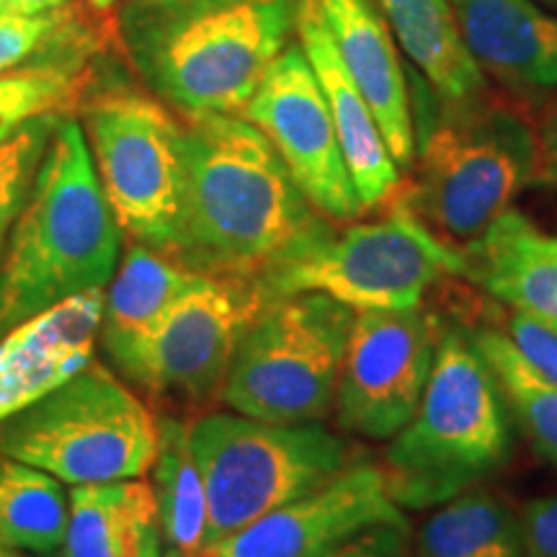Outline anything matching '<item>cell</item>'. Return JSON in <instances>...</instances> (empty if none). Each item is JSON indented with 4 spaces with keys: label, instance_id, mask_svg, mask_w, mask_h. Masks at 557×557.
<instances>
[{
    "label": "cell",
    "instance_id": "6da1fadb",
    "mask_svg": "<svg viewBox=\"0 0 557 557\" xmlns=\"http://www.w3.org/2000/svg\"><path fill=\"white\" fill-rule=\"evenodd\" d=\"M329 222L246 116L184 120V171L169 256L186 269L256 282Z\"/></svg>",
    "mask_w": 557,
    "mask_h": 557
},
{
    "label": "cell",
    "instance_id": "7a4b0ae2",
    "mask_svg": "<svg viewBox=\"0 0 557 557\" xmlns=\"http://www.w3.org/2000/svg\"><path fill=\"white\" fill-rule=\"evenodd\" d=\"M302 0H137L124 16L129 58L184 120L243 114L289 47Z\"/></svg>",
    "mask_w": 557,
    "mask_h": 557
},
{
    "label": "cell",
    "instance_id": "3957f363",
    "mask_svg": "<svg viewBox=\"0 0 557 557\" xmlns=\"http://www.w3.org/2000/svg\"><path fill=\"white\" fill-rule=\"evenodd\" d=\"M120 243L81 122L65 114L0 259V338L70 297L107 287Z\"/></svg>",
    "mask_w": 557,
    "mask_h": 557
},
{
    "label": "cell",
    "instance_id": "277c9868",
    "mask_svg": "<svg viewBox=\"0 0 557 557\" xmlns=\"http://www.w3.org/2000/svg\"><path fill=\"white\" fill-rule=\"evenodd\" d=\"M513 438L511 408L475 336L442 325L423 398L385 451L389 496L413 511L447 504L504 470Z\"/></svg>",
    "mask_w": 557,
    "mask_h": 557
},
{
    "label": "cell",
    "instance_id": "5b68a950",
    "mask_svg": "<svg viewBox=\"0 0 557 557\" xmlns=\"http://www.w3.org/2000/svg\"><path fill=\"white\" fill-rule=\"evenodd\" d=\"M416 186L410 209L449 246L465 248L511 209L540 171V145L517 111L485 101H444L416 88Z\"/></svg>",
    "mask_w": 557,
    "mask_h": 557
},
{
    "label": "cell",
    "instance_id": "8992f818",
    "mask_svg": "<svg viewBox=\"0 0 557 557\" xmlns=\"http://www.w3.org/2000/svg\"><path fill=\"white\" fill-rule=\"evenodd\" d=\"M462 250L442 240L408 205L387 218L325 225L256 278L261 297L320 292L351 310H416L442 276H462Z\"/></svg>",
    "mask_w": 557,
    "mask_h": 557
},
{
    "label": "cell",
    "instance_id": "52a82bcc",
    "mask_svg": "<svg viewBox=\"0 0 557 557\" xmlns=\"http://www.w3.org/2000/svg\"><path fill=\"white\" fill-rule=\"evenodd\" d=\"M156 451L158 418L96 359L0 423V455L70 485L145 478Z\"/></svg>",
    "mask_w": 557,
    "mask_h": 557
},
{
    "label": "cell",
    "instance_id": "ba28073f",
    "mask_svg": "<svg viewBox=\"0 0 557 557\" xmlns=\"http://www.w3.org/2000/svg\"><path fill=\"white\" fill-rule=\"evenodd\" d=\"M189 447L207 487L209 553L357 462L351 444L320 423H269L240 413L197 418Z\"/></svg>",
    "mask_w": 557,
    "mask_h": 557
},
{
    "label": "cell",
    "instance_id": "9c48e42d",
    "mask_svg": "<svg viewBox=\"0 0 557 557\" xmlns=\"http://www.w3.org/2000/svg\"><path fill=\"white\" fill-rule=\"evenodd\" d=\"M357 310L320 292L276 297L250 320L220 400L269 423H320L336 403Z\"/></svg>",
    "mask_w": 557,
    "mask_h": 557
},
{
    "label": "cell",
    "instance_id": "30bf717a",
    "mask_svg": "<svg viewBox=\"0 0 557 557\" xmlns=\"http://www.w3.org/2000/svg\"><path fill=\"white\" fill-rule=\"evenodd\" d=\"M78 111L122 235L169 253L184 171V120L156 94L124 86H88Z\"/></svg>",
    "mask_w": 557,
    "mask_h": 557
},
{
    "label": "cell",
    "instance_id": "8fae6325",
    "mask_svg": "<svg viewBox=\"0 0 557 557\" xmlns=\"http://www.w3.org/2000/svg\"><path fill=\"white\" fill-rule=\"evenodd\" d=\"M438 331L421 308L357 312L333 403L346 434L393 438L406 426L429 385Z\"/></svg>",
    "mask_w": 557,
    "mask_h": 557
},
{
    "label": "cell",
    "instance_id": "7c38bea8",
    "mask_svg": "<svg viewBox=\"0 0 557 557\" xmlns=\"http://www.w3.org/2000/svg\"><path fill=\"white\" fill-rule=\"evenodd\" d=\"M263 302L248 278L197 274L160 318L132 385L189 403L220 395L235 348Z\"/></svg>",
    "mask_w": 557,
    "mask_h": 557
},
{
    "label": "cell",
    "instance_id": "4fadbf2b",
    "mask_svg": "<svg viewBox=\"0 0 557 557\" xmlns=\"http://www.w3.org/2000/svg\"><path fill=\"white\" fill-rule=\"evenodd\" d=\"M240 116L267 135L323 218L351 222L364 212L341 152L329 101L302 47L289 45L278 54Z\"/></svg>",
    "mask_w": 557,
    "mask_h": 557
},
{
    "label": "cell",
    "instance_id": "5bb4252c",
    "mask_svg": "<svg viewBox=\"0 0 557 557\" xmlns=\"http://www.w3.org/2000/svg\"><path fill=\"white\" fill-rule=\"evenodd\" d=\"M380 524L408 527V519L389 496L385 470L374 462H354L312 493L230 534L212 557H329Z\"/></svg>",
    "mask_w": 557,
    "mask_h": 557
},
{
    "label": "cell",
    "instance_id": "9a60e30c",
    "mask_svg": "<svg viewBox=\"0 0 557 557\" xmlns=\"http://www.w3.org/2000/svg\"><path fill=\"white\" fill-rule=\"evenodd\" d=\"M103 289L83 292L0 338V423L94 361Z\"/></svg>",
    "mask_w": 557,
    "mask_h": 557
},
{
    "label": "cell",
    "instance_id": "2e32d148",
    "mask_svg": "<svg viewBox=\"0 0 557 557\" xmlns=\"http://www.w3.org/2000/svg\"><path fill=\"white\" fill-rule=\"evenodd\" d=\"M297 34L299 47L315 70L320 88L329 101L333 127H336L341 152L351 173L354 189L359 194L361 209L377 207L398 189L400 169L389 156L372 109L341 60L318 0H302Z\"/></svg>",
    "mask_w": 557,
    "mask_h": 557
},
{
    "label": "cell",
    "instance_id": "e0dca14e",
    "mask_svg": "<svg viewBox=\"0 0 557 557\" xmlns=\"http://www.w3.org/2000/svg\"><path fill=\"white\" fill-rule=\"evenodd\" d=\"M336 50L377 120L400 171L413 169L416 135L408 81L382 13L372 0H318Z\"/></svg>",
    "mask_w": 557,
    "mask_h": 557
},
{
    "label": "cell",
    "instance_id": "ac0fdd59",
    "mask_svg": "<svg viewBox=\"0 0 557 557\" xmlns=\"http://www.w3.org/2000/svg\"><path fill=\"white\" fill-rule=\"evenodd\" d=\"M462 276L534 323L557 333V235L508 209L485 235L459 248Z\"/></svg>",
    "mask_w": 557,
    "mask_h": 557
},
{
    "label": "cell",
    "instance_id": "d6986e66",
    "mask_svg": "<svg viewBox=\"0 0 557 557\" xmlns=\"http://www.w3.org/2000/svg\"><path fill=\"white\" fill-rule=\"evenodd\" d=\"M197 276L173 256L145 243L127 240V253L103 292L99 341L111 367L135 382L139 361L160 318Z\"/></svg>",
    "mask_w": 557,
    "mask_h": 557
},
{
    "label": "cell",
    "instance_id": "ffe728a7",
    "mask_svg": "<svg viewBox=\"0 0 557 557\" xmlns=\"http://www.w3.org/2000/svg\"><path fill=\"white\" fill-rule=\"evenodd\" d=\"M465 45L483 70L521 88H557V18L532 0H455Z\"/></svg>",
    "mask_w": 557,
    "mask_h": 557
},
{
    "label": "cell",
    "instance_id": "44dd1931",
    "mask_svg": "<svg viewBox=\"0 0 557 557\" xmlns=\"http://www.w3.org/2000/svg\"><path fill=\"white\" fill-rule=\"evenodd\" d=\"M65 557H163L158 504L143 478L73 485Z\"/></svg>",
    "mask_w": 557,
    "mask_h": 557
},
{
    "label": "cell",
    "instance_id": "7402d4cb",
    "mask_svg": "<svg viewBox=\"0 0 557 557\" xmlns=\"http://www.w3.org/2000/svg\"><path fill=\"white\" fill-rule=\"evenodd\" d=\"M406 58L444 101H472L487 94L485 70L465 45L447 0H380Z\"/></svg>",
    "mask_w": 557,
    "mask_h": 557
},
{
    "label": "cell",
    "instance_id": "603a6c76",
    "mask_svg": "<svg viewBox=\"0 0 557 557\" xmlns=\"http://www.w3.org/2000/svg\"><path fill=\"white\" fill-rule=\"evenodd\" d=\"M163 557H207V487L189 447V423L181 418H158V451L152 462Z\"/></svg>",
    "mask_w": 557,
    "mask_h": 557
},
{
    "label": "cell",
    "instance_id": "cb8c5ba5",
    "mask_svg": "<svg viewBox=\"0 0 557 557\" xmlns=\"http://www.w3.org/2000/svg\"><path fill=\"white\" fill-rule=\"evenodd\" d=\"M418 557H527L521 513L504 496L472 487L436 506L421 527Z\"/></svg>",
    "mask_w": 557,
    "mask_h": 557
},
{
    "label": "cell",
    "instance_id": "d4e9b609",
    "mask_svg": "<svg viewBox=\"0 0 557 557\" xmlns=\"http://www.w3.org/2000/svg\"><path fill=\"white\" fill-rule=\"evenodd\" d=\"M70 498L50 472L0 455V540L18 553L52 555L65 542Z\"/></svg>",
    "mask_w": 557,
    "mask_h": 557
},
{
    "label": "cell",
    "instance_id": "484cf974",
    "mask_svg": "<svg viewBox=\"0 0 557 557\" xmlns=\"http://www.w3.org/2000/svg\"><path fill=\"white\" fill-rule=\"evenodd\" d=\"M94 50L47 54L0 73V143L41 114H67L90 86L88 58Z\"/></svg>",
    "mask_w": 557,
    "mask_h": 557
},
{
    "label": "cell",
    "instance_id": "4316f807",
    "mask_svg": "<svg viewBox=\"0 0 557 557\" xmlns=\"http://www.w3.org/2000/svg\"><path fill=\"white\" fill-rule=\"evenodd\" d=\"M475 344L504 389L513 423L532 449L557 468V385L521 357L506 333L478 331Z\"/></svg>",
    "mask_w": 557,
    "mask_h": 557
},
{
    "label": "cell",
    "instance_id": "83f0119b",
    "mask_svg": "<svg viewBox=\"0 0 557 557\" xmlns=\"http://www.w3.org/2000/svg\"><path fill=\"white\" fill-rule=\"evenodd\" d=\"M101 37L94 32L78 5L32 13V16H5L0 21V73L21 67L47 54L67 50H96Z\"/></svg>",
    "mask_w": 557,
    "mask_h": 557
},
{
    "label": "cell",
    "instance_id": "f1b7e54d",
    "mask_svg": "<svg viewBox=\"0 0 557 557\" xmlns=\"http://www.w3.org/2000/svg\"><path fill=\"white\" fill-rule=\"evenodd\" d=\"M62 116L65 114L34 116L0 143V259Z\"/></svg>",
    "mask_w": 557,
    "mask_h": 557
},
{
    "label": "cell",
    "instance_id": "f546056e",
    "mask_svg": "<svg viewBox=\"0 0 557 557\" xmlns=\"http://www.w3.org/2000/svg\"><path fill=\"white\" fill-rule=\"evenodd\" d=\"M506 336L511 338V344L519 348L521 357L537 369L542 377L557 385V333L519 315V312H511Z\"/></svg>",
    "mask_w": 557,
    "mask_h": 557
},
{
    "label": "cell",
    "instance_id": "4dcf8cb0",
    "mask_svg": "<svg viewBox=\"0 0 557 557\" xmlns=\"http://www.w3.org/2000/svg\"><path fill=\"white\" fill-rule=\"evenodd\" d=\"M527 557H557V493L532 498L521 511Z\"/></svg>",
    "mask_w": 557,
    "mask_h": 557
},
{
    "label": "cell",
    "instance_id": "1f68e13d",
    "mask_svg": "<svg viewBox=\"0 0 557 557\" xmlns=\"http://www.w3.org/2000/svg\"><path fill=\"white\" fill-rule=\"evenodd\" d=\"M329 557H418L408 527L380 524L348 540Z\"/></svg>",
    "mask_w": 557,
    "mask_h": 557
},
{
    "label": "cell",
    "instance_id": "d6a6232c",
    "mask_svg": "<svg viewBox=\"0 0 557 557\" xmlns=\"http://www.w3.org/2000/svg\"><path fill=\"white\" fill-rule=\"evenodd\" d=\"M5 3H9L11 13H18V16H32V13L60 9V5L73 3V0H5Z\"/></svg>",
    "mask_w": 557,
    "mask_h": 557
},
{
    "label": "cell",
    "instance_id": "836d02e7",
    "mask_svg": "<svg viewBox=\"0 0 557 557\" xmlns=\"http://www.w3.org/2000/svg\"><path fill=\"white\" fill-rule=\"evenodd\" d=\"M545 150H547V160H549V169L557 176V120L549 122V127L545 132Z\"/></svg>",
    "mask_w": 557,
    "mask_h": 557
},
{
    "label": "cell",
    "instance_id": "e575fe53",
    "mask_svg": "<svg viewBox=\"0 0 557 557\" xmlns=\"http://www.w3.org/2000/svg\"><path fill=\"white\" fill-rule=\"evenodd\" d=\"M114 3H116V0H88V5H90V9H94L96 13H107Z\"/></svg>",
    "mask_w": 557,
    "mask_h": 557
},
{
    "label": "cell",
    "instance_id": "d590c367",
    "mask_svg": "<svg viewBox=\"0 0 557 557\" xmlns=\"http://www.w3.org/2000/svg\"><path fill=\"white\" fill-rule=\"evenodd\" d=\"M0 557H24V555H21V553H18V549H13V547H9V545H5V542H3V540H0Z\"/></svg>",
    "mask_w": 557,
    "mask_h": 557
},
{
    "label": "cell",
    "instance_id": "8d00e7d4",
    "mask_svg": "<svg viewBox=\"0 0 557 557\" xmlns=\"http://www.w3.org/2000/svg\"><path fill=\"white\" fill-rule=\"evenodd\" d=\"M5 16H13V13L9 9V3H5V0H0V21H3Z\"/></svg>",
    "mask_w": 557,
    "mask_h": 557
},
{
    "label": "cell",
    "instance_id": "74e56055",
    "mask_svg": "<svg viewBox=\"0 0 557 557\" xmlns=\"http://www.w3.org/2000/svg\"><path fill=\"white\" fill-rule=\"evenodd\" d=\"M45 557H65V555H54V553H52V555H45Z\"/></svg>",
    "mask_w": 557,
    "mask_h": 557
},
{
    "label": "cell",
    "instance_id": "f35d334b",
    "mask_svg": "<svg viewBox=\"0 0 557 557\" xmlns=\"http://www.w3.org/2000/svg\"><path fill=\"white\" fill-rule=\"evenodd\" d=\"M553 3H557V0H553Z\"/></svg>",
    "mask_w": 557,
    "mask_h": 557
},
{
    "label": "cell",
    "instance_id": "ab89813d",
    "mask_svg": "<svg viewBox=\"0 0 557 557\" xmlns=\"http://www.w3.org/2000/svg\"><path fill=\"white\" fill-rule=\"evenodd\" d=\"M207 557H212V555H207Z\"/></svg>",
    "mask_w": 557,
    "mask_h": 557
}]
</instances>
